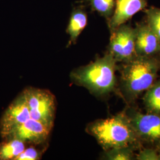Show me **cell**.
Returning a JSON list of instances; mask_svg holds the SVG:
<instances>
[{
	"mask_svg": "<svg viewBox=\"0 0 160 160\" xmlns=\"http://www.w3.org/2000/svg\"><path fill=\"white\" fill-rule=\"evenodd\" d=\"M108 51L117 62L125 63L136 57L135 28L126 23L110 32Z\"/></svg>",
	"mask_w": 160,
	"mask_h": 160,
	"instance_id": "cell-6",
	"label": "cell"
},
{
	"mask_svg": "<svg viewBox=\"0 0 160 160\" xmlns=\"http://www.w3.org/2000/svg\"><path fill=\"white\" fill-rule=\"evenodd\" d=\"M146 14V23L158 37L160 41V8L151 7L144 10Z\"/></svg>",
	"mask_w": 160,
	"mask_h": 160,
	"instance_id": "cell-16",
	"label": "cell"
},
{
	"mask_svg": "<svg viewBox=\"0 0 160 160\" xmlns=\"http://www.w3.org/2000/svg\"><path fill=\"white\" fill-rule=\"evenodd\" d=\"M36 145H31V146L25 148L23 152L19 155L15 160H37L41 158V155L43 152L35 147Z\"/></svg>",
	"mask_w": 160,
	"mask_h": 160,
	"instance_id": "cell-17",
	"label": "cell"
},
{
	"mask_svg": "<svg viewBox=\"0 0 160 160\" xmlns=\"http://www.w3.org/2000/svg\"><path fill=\"white\" fill-rule=\"evenodd\" d=\"M138 147V145H127L105 150L102 158L108 160H135V150Z\"/></svg>",
	"mask_w": 160,
	"mask_h": 160,
	"instance_id": "cell-14",
	"label": "cell"
},
{
	"mask_svg": "<svg viewBox=\"0 0 160 160\" xmlns=\"http://www.w3.org/2000/svg\"><path fill=\"white\" fill-rule=\"evenodd\" d=\"M116 63L114 58L107 52L91 63L74 69L70 74L71 80L94 96L108 95L116 87Z\"/></svg>",
	"mask_w": 160,
	"mask_h": 160,
	"instance_id": "cell-1",
	"label": "cell"
},
{
	"mask_svg": "<svg viewBox=\"0 0 160 160\" xmlns=\"http://www.w3.org/2000/svg\"><path fill=\"white\" fill-rule=\"evenodd\" d=\"M143 102L148 113L160 114V80L155 82L146 91Z\"/></svg>",
	"mask_w": 160,
	"mask_h": 160,
	"instance_id": "cell-12",
	"label": "cell"
},
{
	"mask_svg": "<svg viewBox=\"0 0 160 160\" xmlns=\"http://www.w3.org/2000/svg\"><path fill=\"white\" fill-rule=\"evenodd\" d=\"M31 118L25 96L22 92L7 110L1 122V131L7 137L17 126Z\"/></svg>",
	"mask_w": 160,
	"mask_h": 160,
	"instance_id": "cell-8",
	"label": "cell"
},
{
	"mask_svg": "<svg viewBox=\"0 0 160 160\" xmlns=\"http://www.w3.org/2000/svg\"><path fill=\"white\" fill-rule=\"evenodd\" d=\"M8 139L0 145V160H15L26 148L22 141L14 138Z\"/></svg>",
	"mask_w": 160,
	"mask_h": 160,
	"instance_id": "cell-13",
	"label": "cell"
},
{
	"mask_svg": "<svg viewBox=\"0 0 160 160\" xmlns=\"http://www.w3.org/2000/svg\"><path fill=\"white\" fill-rule=\"evenodd\" d=\"M157 149H158V152H159V154H160V147H158V148H157Z\"/></svg>",
	"mask_w": 160,
	"mask_h": 160,
	"instance_id": "cell-19",
	"label": "cell"
},
{
	"mask_svg": "<svg viewBox=\"0 0 160 160\" xmlns=\"http://www.w3.org/2000/svg\"><path fill=\"white\" fill-rule=\"evenodd\" d=\"M139 141L160 146V114L142 113L132 108L125 110Z\"/></svg>",
	"mask_w": 160,
	"mask_h": 160,
	"instance_id": "cell-5",
	"label": "cell"
},
{
	"mask_svg": "<svg viewBox=\"0 0 160 160\" xmlns=\"http://www.w3.org/2000/svg\"><path fill=\"white\" fill-rule=\"evenodd\" d=\"M87 20V13L84 6L81 5L75 7L71 13L67 28V32L70 37L68 46L76 43L78 36L85 29Z\"/></svg>",
	"mask_w": 160,
	"mask_h": 160,
	"instance_id": "cell-11",
	"label": "cell"
},
{
	"mask_svg": "<svg viewBox=\"0 0 160 160\" xmlns=\"http://www.w3.org/2000/svg\"><path fill=\"white\" fill-rule=\"evenodd\" d=\"M160 61L155 57H136L123 63L120 92L127 103H132L146 92L157 79Z\"/></svg>",
	"mask_w": 160,
	"mask_h": 160,
	"instance_id": "cell-2",
	"label": "cell"
},
{
	"mask_svg": "<svg viewBox=\"0 0 160 160\" xmlns=\"http://www.w3.org/2000/svg\"><path fill=\"white\" fill-rule=\"evenodd\" d=\"M91 7L92 10L97 12L108 20L113 14L115 0H86Z\"/></svg>",
	"mask_w": 160,
	"mask_h": 160,
	"instance_id": "cell-15",
	"label": "cell"
},
{
	"mask_svg": "<svg viewBox=\"0 0 160 160\" xmlns=\"http://www.w3.org/2000/svg\"><path fill=\"white\" fill-rule=\"evenodd\" d=\"M32 119L52 129L56 113L55 97L44 89L29 87L23 92Z\"/></svg>",
	"mask_w": 160,
	"mask_h": 160,
	"instance_id": "cell-4",
	"label": "cell"
},
{
	"mask_svg": "<svg viewBox=\"0 0 160 160\" xmlns=\"http://www.w3.org/2000/svg\"><path fill=\"white\" fill-rule=\"evenodd\" d=\"M137 160H160V155L157 148H146L141 149L135 156Z\"/></svg>",
	"mask_w": 160,
	"mask_h": 160,
	"instance_id": "cell-18",
	"label": "cell"
},
{
	"mask_svg": "<svg viewBox=\"0 0 160 160\" xmlns=\"http://www.w3.org/2000/svg\"><path fill=\"white\" fill-rule=\"evenodd\" d=\"M135 53L137 57H155L160 54V41L147 23L135 28Z\"/></svg>",
	"mask_w": 160,
	"mask_h": 160,
	"instance_id": "cell-9",
	"label": "cell"
},
{
	"mask_svg": "<svg viewBox=\"0 0 160 160\" xmlns=\"http://www.w3.org/2000/svg\"><path fill=\"white\" fill-rule=\"evenodd\" d=\"M52 129L32 118L17 126L7 136L17 138L25 143L38 145L45 142Z\"/></svg>",
	"mask_w": 160,
	"mask_h": 160,
	"instance_id": "cell-7",
	"label": "cell"
},
{
	"mask_svg": "<svg viewBox=\"0 0 160 160\" xmlns=\"http://www.w3.org/2000/svg\"><path fill=\"white\" fill-rule=\"evenodd\" d=\"M86 131L94 138L104 151L140 142L125 110L106 119L88 123Z\"/></svg>",
	"mask_w": 160,
	"mask_h": 160,
	"instance_id": "cell-3",
	"label": "cell"
},
{
	"mask_svg": "<svg viewBox=\"0 0 160 160\" xmlns=\"http://www.w3.org/2000/svg\"><path fill=\"white\" fill-rule=\"evenodd\" d=\"M147 6V0H116L114 12L108 20L110 32L126 23Z\"/></svg>",
	"mask_w": 160,
	"mask_h": 160,
	"instance_id": "cell-10",
	"label": "cell"
}]
</instances>
